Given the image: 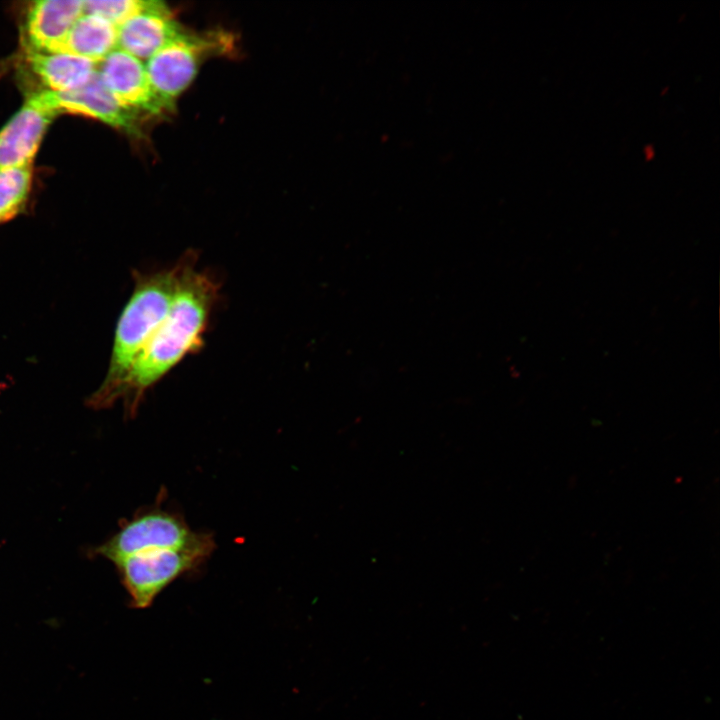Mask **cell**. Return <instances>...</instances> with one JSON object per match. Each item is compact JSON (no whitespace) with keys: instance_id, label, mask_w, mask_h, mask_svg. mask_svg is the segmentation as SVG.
<instances>
[{"instance_id":"cell-3","label":"cell","mask_w":720,"mask_h":720,"mask_svg":"<svg viewBox=\"0 0 720 720\" xmlns=\"http://www.w3.org/2000/svg\"><path fill=\"white\" fill-rule=\"evenodd\" d=\"M215 541L200 533L188 545L153 549L128 556L115 563L135 608L149 607L160 592L178 577L199 568L213 553Z\"/></svg>"},{"instance_id":"cell-14","label":"cell","mask_w":720,"mask_h":720,"mask_svg":"<svg viewBox=\"0 0 720 720\" xmlns=\"http://www.w3.org/2000/svg\"><path fill=\"white\" fill-rule=\"evenodd\" d=\"M84 13L102 17L115 26H120L131 16L142 10L148 1L142 0H89L84 1Z\"/></svg>"},{"instance_id":"cell-2","label":"cell","mask_w":720,"mask_h":720,"mask_svg":"<svg viewBox=\"0 0 720 720\" xmlns=\"http://www.w3.org/2000/svg\"><path fill=\"white\" fill-rule=\"evenodd\" d=\"M181 269L180 257L168 268L133 272V292L116 325L105 379L88 399L90 407L103 409L117 402L123 381L170 309Z\"/></svg>"},{"instance_id":"cell-10","label":"cell","mask_w":720,"mask_h":720,"mask_svg":"<svg viewBox=\"0 0 720 720\" xmlns=\"http://www.w3.org/2000/svg\"><path fill=\"white\" fill-rule=\"evenodd\" d=\"M182 32L169 8L152 0L118 26V48L147 60Z\"/></svg>"},{"instance_id":"cell-7","label":"cell","mask_w":720,"mask_h":720,"mask_svg":"<svg viewBox=\"0 0 720 720\" xmlns=\"http://www.w3.org/2000/svg\"><path fill=\"white\" fill-rule=\"evenodd\" d=\"M56 116L30 95L0 130V171L32 166L43 136Z\"/></svg>"},{"instance_id":"cell-9","label":"cell","mask_w":720,"mask_h":720,"mask_svg":"<svg viewBox=\"0 0 720 720\" xmlns=\"http://www.w3.org/2000/svg\"><path fill=\"white\" fill-rule=\"evenodd\" d=\"M81 0H39L26 10L23 28V50L56 52L67 33L84 13Z\"/></svg>"},{"instance_id":"cell-11","label":"cell","mask_w":720,"mask_h":720,"mask_svg":"<svg viewBox=\"0 0 720 720\" xmlns=\"http://www.w3.org/2000/svg\"><path fill=\"white\" fill-rule=\"evenodd\" d=\"M26 63L33 74L53 92H67L88 83L97 71V63L64 52L24 50Z\"/></svg>"},{"instance_id":"cell-4","label":"cell","mask_w":720,"mask_h":720,"mask_svg":"<svg viewBox=\"0 0 720 720\" xmlns=\"http://www.w3.org/2000/svg\"><path fill=\"white\" fill-rule=\"evenodd\" d=\"M216 35L182 32L145 63L152 90L163 110L174 107L176 99L195 79L203 60L224 46Z\"/></svg>"},{"instance_id":"cell-5","label":"cell","mask_w":720,"mask_h":720,"mask_svg":"<svg viewBox=\"0 0 720 720\" xmlns=\"http://www.w3.org/2000/svg\"><path fill=\"white\" fill-rule=\"evenodd\" d=\"M200 533L192 531L179 514L157 506L125 522L96 553L116 563L136 553L188 545Z\"/></svg>"},{"instance_id":"cell-1","label":"cell","mask_w":720,"mask_h":720,"mask_svg":"<svg viewBox=\"0 0 720 720\" xmlns=\"http://www.w3.org/2000/svg\"><path fill=\"white\" fill-rule=\"evenodd\" d=\"M170 309L135 360L123 381L117 401L133 417L148 391L184 358L204 346L212 311L220 296V283L197 269L198 254L187 250Z\"/></svg>"},{"instance_id":"cell-6","label":"cell","mask_w":720,"mask_h":720,"mask_svg":"<svg viewBox=\"0 0 720 720\" xmlns=\"http://www.w3.org/2000/svg\"><path fill=\"white\" fill-rule=\"evenodd\" d=\"M35 100L48 110L79 114L101 121L133 137L141 136L139 113L120 102L102 83L97 71L84 86L67 92L42 90Z\"/></svg>"},{"instance_id":"cell-12","label":"cell","mask_w":720,"mask_h":720,"mask_svg":"<svg viewBox=\"0 0 720 720\" xmlns=\"http://www.w3.org/2000/svg\"><path fill=\"white\" fill-rule=\"evenodd\" d=\"M118 47V27L94 14L83 13L56 52L77 55L99 63Z\"/></svg>"},{"instance_id":"cell-8","label":"cell","mask_w":720,"mask_h":720,"mask_svg":"<svg viewBox=\"0 0 720 720\" xmlns=\"http://www.w3.org/2000/svg\"><path fill=\"white\" fill-rule=\"evenodd\" d=\"M106 88L124 105L136 112L159 115L164 110L150 85L142 60L116 48L97 65Z\"/></svg>"},{"instance_id":"cell-13","label":"cell","mask_w":720,"mask_h":720,"mask_svg":"<svg viewBox=\"0 0 720 720\" xmlns=\"http://www.w3.org/2000/svg\"><path fill=\"white\" fill-rule=\"evenodd\" d=\"M32 178V166L0 171V224L25 211Z\"/></svg>"}]
</instances>
